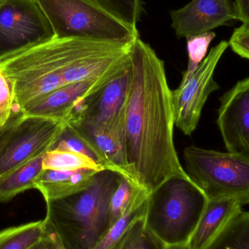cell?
<instances>
[{
	"label": "cell",
	"instance_id": "19",
	"mask_svg": "<svg viewBox=\"0 0 249 249\" xmlns=\"http://www.w3.org/2000/svg\"><path fill=\"white\" fill-rule=\"evenodd\" d=\"M203 249H249V212L241 211Z\"/></svg>",
	"mask_w": 249,
	"mask_h": 249
},
{
	"label": "cell",
	"instance_id": "32",
	"mask_svg": "<svg viewBox=\"0 0 249 249\" xmlns=\"http://www.w3.org/2000/svg\"><path fill=\"white\" fill-rule=\"evenodd\" d=\"M165 249H190L188 244H179V245H166Z\"/></svg>",
	"mask_w": 249,
	"mask_h": 249
},
{
	"label": "cell",
	"instance_id": "31",
	"mask_svg": "<svg viewBox=\"0 0 249 249\" xmlns=\"http://www.w3.org/2000/svg\"><path fill=\"white\" fill-rule=\"evenodd\" d=\"M233 4L237 20L249 25V0H235Z\"/></svg>",
	"mask_w": 249,
	"mask_h": 249
},
{
	"label": "cell",
	"instance_id": "12",
	"mask_svg": "<svg viewBox=\"0 0 249 249\" xmlns=\"http://www.w3.org/2000/svg\"><path fill=\"white\" fill-rule=\"evenodd\" d=\"M171 27L177 37H188L212 32L237 20L231 0H192L171 12Z\"/></svg>",
	"mask_w": 249,
	"mask_h": 249
},
{
	"label": "cell",
	"instance_id": "18",
	"mask_svg": "<svg viewBox=\"0 0 249 249\" xmlns=\"http://www.w3.org/2000/svg\"><path fill=\"white\" fill-rule=\"evenodd\" d=\"M149 195L140 190L122 217L109 230L103 239L93 249H114L137 219L146 215Z\"/></svg>",
	"mask_w": 249,
	"mask_h": 249
},
{
	"label": "cell",
	"instance_id": "16",
	"mask_svg": "<svg viewBox=\"0 0 249 249\" xmlns=\"http://www.w3.org/2000/svg\"><path fill=\"white\" fill-rule=\"evenodd\" d=\"M100 171L91 169L56 171L43 169L35 183L45 202L72 196L91 185Z\"/></svg>",
	"mask_w": 249,
	"mask_h": 249
},
{
	"label": "cell",
	"instance_id": "20",
	"mask_svg": "<svg viewBox=\"0 0 249 249\" xmlns=\"http://www.w3.org/2000/svg\"><path fill=\"white\" fill-rule=\"evenodd\" d=\"M48 232L45 220L0 231V249H27Z\"/></svg>",
	"mask_w": 249,
	"mask_h": 249
},
{
	"label": "cell",
	"instance_id": "3",
	"mask_svg": "<svg viewBox=\"0 0 249 249\" xmlns=\"http://www.w3.org/2000/svg\"><path fill=\"white\" fill-rule=\"evenodd\" d=\"M85 39L53 38L0 57V71L13 86L20 109L66 86L64 74Z\"/></svg>",
	"mask_w": 249,
	"mask_h": 249
},
{
	"label": "cell",
	"instance_id": "17",
	"mask_svg": "<svg viewBox=\"0 0 249 249\" xmlns=\"http://www.w3.org/2000/svg\"><path fill=\"white\" fill-rule=\"evenodd\" d=\"M46 152L39 154L0 178V202L10 201L20 193L35 189V183L43 171L42 161Z\"/></svg>",
	"mask_w": 249,
	"mask_h": 249
},
{
	"label": "cell",
	"instance_id": "7",
	"mask_svg": "<svg viewBox=\"0 0 249 249\" xmlns=\"http://www.w3.org/2000/svg\"><path fill=\"white\" fill-rule=\"evenodd\" d=\"M53 38L36 0H0V57Z\"/></svg>",
	"mask_w": 249,
	"mask_h": 249
},
{
	"label": "cell",
	"instance_id": "25",
	"mask_svg": "<svg viewBox=\"0 0 249 249\" xmlns=\"http://www.w3.org/2000/svg\"><path fill=\"white\" fill-rule=\"evenodd\" d=\"M69 151L86 155L102 166L96 152L88 145V143L76 133L71 125L66 124L61 134L57 138L50 150ZM103 167V166H102ZM104 168V167H103Z\"/></svg>",
	"mask_w": 249,
	"mask_h": 249
},
{
	"label": "cell",
	"instance_id": "4",
	"mask_svg": "<svg viewBox=\"0 0 249 249\" xmlns=\"http://www.w3.org/2000/svg\"><path fill=\"white\" fill-rule=\"evenodd\" d=\"M207 201L191 178H170L149 195L145 225L165 245L187 244Z\"/></svg>",
	"mask_w": 249,
	"mask_h": 249
},
{
	"label": "cell",
	"instance_id": "11",
	"mask_svg": "<svg viewBox=\"0 0 249 249\" xmlns=\"http://www.w3.org/2000/svg\"><path fill=\"white\" fill-rule=\"evenodd\" d=\"M216 124L227 151L249 153V77L220 98Z\"/></svg>",
	"mask_w": 249,
	"mask_h": 249
},
{
	"label": "cell",
	"instance_id": "23",
	"mask_svg": "<svg viewBox=\"0 0 249 249\" xmlns=\"http://www.w3.org/2000/svg\"><path fill=\"white\" fill-rule=\"evenodd\" d=\"M126 24L137 28L142 11V0H89Z\"/></svg>",
	"mask_w": 249,
	"mask_h": 249
},
{
	"label": "cell",
	"instance_id": "26",
	"mask_svg": "<svg viewBox=\"0 0 249 249\" xmlns=\"http://www.w3.org/2000/svg\"><path fill=\"white\" fill-rule=\"evenodd\" d=\"M140 190L124 177H121L109 202V219L112 226L122 217Z\"/></svg>",
	"mask_w": 249,
	"mask_h": 249
},
{
	"label": "cell",
	"instance_id": "10",
	"mask_svg": "<svg viewBox=\"0 0 249 249\" xmlns=\"http://www.w3.org/2000/svg\"><path fill=\"white\" fill-rule=\"evenodd\" d=\"M129 67L105 87L79 102L67 123L79 122L103 128H124Z\"/></svg>",
	"mask_w": 249,
	"mask_h": 249
},
{
	"label": "cell",
	"instance_id": "13",
	"mask_svg": "<svg viewBox=\"0 0 249 249\" xmlns=\"http://www.w3.org/2000/svg\"><path fill=\"white\" fill-rule=\"evenodd\" d=\"M115 78L85 80L63 86L22 109L25 116L67 122L74 107Z\"/></svg>",
	"mask_w": 249,
	"mask_h": 249
},
{
	"label": "cell",
	"instance_id": "22",
	"mask_svg": "<svg viewBox=\"0 0 249 249\" xmlns=\"http://www.w3.org/2000/svg\"><path fill=\"white\" fill-rule=\"evenodd\" d=\"M144 217L137 219L114 249H165V245L145 225Z\"/></svg>",
	"mask_w": 249,
	"mask_h": 249
},
{
	"label": "cell",
	"instance_id": "21",
	"mask_svg": "<svg viewBox=\"0 0 249 249\" xmlns=\"http://www.w3.org/2000/svg\"><path fill=\"white\" fill-rule=\"evenodd\" d=\"M43 169L56 171H76L80 169L102 171L103 167L86 155L69 151L49 150L45 153L42 161Z\"/></svg>",
	"mask_w": 249,
	"mask_h": 249
},
{
	"label": "cell",
	"instance_id": "28",
	"mask_svg": "<svg viewBox=\"0 0 249 249\" xmlns=\"http://www.w3.org/2000/svg\"><path fill=\"white\" fill-rule=\"evenodd\" d=\"M229 46L235 53L249 60V25L243 23L234 30Z\"/></svg>",
	"mask_w": 249,
	"mask_h": 249
},
{
	"label": "cell",
	"instance_id": "5",
	"mask_svg": "<svg viewBox=\"0 0 249 249\" xmlns=\"http://www.w3.org/2000/svg\"><path fill=\"white\" fill-rule=\"evenodd\" d=\"M49 20L55 38H79L131 45L137 28L89 0H36Z\"/></svg>",
	"mask_w": 249,
	"mask_h": 249
},
{
	"label": "cell",
	"instance_id": "14",
	"mask_svg": "<svg viewBox=\"0 0 249 249\" xmlns=\"http://www.w3.org/2000/svg\"><path fill=\"white\" fill-rule=\"evenodd\" d=\"M67 124L96 152L105 170L118 173L131 183L124 154V127L109 129L79 122Z\"/></svg>",
	"mask_w": 249,
	"mask_h": 249
},
{
	"label": "cell",
	"instance_id": "1",
	"mask_svg": "<svg viewBox=\"0 0 249 249\" xmlns=\"http://www.w3.org/2000/svg\"><path fill=\"white\" fill-rule=\"evenodd\" d=\"M172 90L165 64L149 44H132L124 112V154L131 183L150 195L174 177L190 178L174 141Z\"/></svg>",
	"mask_w": 249,
	"mask_h": 249
},
{
	"label": "cell",
	"instance_id": "8",
	"mask_svg": "<svg viewBox=\"0 0 249 249\" xmlns=\"http://www.w3.org/2000/svg\"><path fill=\"white\" fill-rule=\"evenodd\" d=\"M228 47L229 42L222 40L212 48L194 74L172 90L175 125L186 136L197 128L208 98L219 89L213 74Z\"/></svg>",
	"mask_w": 249,
	"mask_h": 249
},
{
	"label": "cell",
	"instance_id": "15",
	"mask_svg": "<svg viewBox=\"0 0 249 249\" xmlns=\"http://www.w3.org/2000/svg\"><path fill=\"white\" fill-rule=\"evenodd\" d=\"M242 211V205L232 197L208 199L197 227L190 238V249H203Z\"/></svg>",
	"mask_w": 249,
	"mask_h": 249
},
{
	"label": "cell",
	"instance_id": "6",
	"mask_svg": "<svg viewBox=\"0 0 249 249\" xmlns=\"http://www.w3.org/2000/svg\"><path fill=\"white\" fill-rule=\"evenodd\" d=\"M184 159L187 175L208 199L232 197L242 206L249 204V153L190 146Z\"/></svg>",
	"mask_w": 249,
	"mask_h": 249
},
{
	"label": "cell",
	"instance_id": "9",
	"mask_svg": "<svg viewBox=\"0 0 249 249\" xmlns=\"http://www.w3.org/2000/svg\"><path fill=\"white\" fill-rule=\"evenodd\" d=\"M67 123L24 115L0 150V178L39 154L48 152Z\"/></svg>",
	"mask_w": 249,
	"mask_h": 249
},
{
	"label": "cell",
	"instance_id": "27",
	"mask_svg": "<svg viewBox=\"0 0 249 249\" xmlns=\"http://www.w3.org/2000/svg\"><path fill=\"white\" fill-rule=\"evenodd\" d=\"M14 104L11 83L0 71V126H4L10 119Z\"/></svg>",
	"mask_w": 249,
	"mask_h": 249
},
{
	"label": "cell",
	"instance_id": "30",
	"mask_svg": "<svg viewBox=\"0 0 249 249\" xmlns=\"http://www.w3.org/2000/svg\"><path fill=\"white\" fill-rule=\"evenodd\" d=\"M47 229V233L27 249H63L55 235L48 229V227Z\"/></svg>",
	"mask_w": 249,
	"mask_h": 249
},
{
	"label": "cell",
	"instance_id": "2",
	"mask_svg": "<svg viewBox=\"0 0 249 249\" xmlns=\"http://www.w3.org/2000/svg\"><path fill=\"white\" fill-rule=\"evenodd\" d=\"M121 177L104 170L86 190L46 202L44 220L63 249H93L103 239L112 228L109 202Z\"/></svg>",
	"mask_w": 249,
	"mask_h": 249
},
{
	"label": "cell",
	"instance_id": "29",
	"mask_svg": "<svg viewBox=\"0 0 249 249\" xmlns=\"http://www.w3.org/2000/svg\"><path fill=\"white\" fill-rule=\"evenodd\" d=\"M23 118H24V114L23 111L19 109L14 104V109L12 112L10 119L4 126H0V150L8 142L13 132Z\"/></svg>",
	"mask_w": 249,
	"mask_h": 249
},
{
	"label": "cell",
	"instance_id": "24",
	"mask_svg": "<svg viewBox=\"0 0 249 249\" xmlns=\"http://www.w3.org/2000/svg\"><path fill=\"white\" fill-rule=\"evenodd\" d=\"M215 37V32H209L186 38L188 64L187 70L183 74L181 81L187 80L194 74L200 64L206 58L209 45Z\"/></svg>",
	"mask_w": 249,
	"mask_h": 249
}]
</instances>
